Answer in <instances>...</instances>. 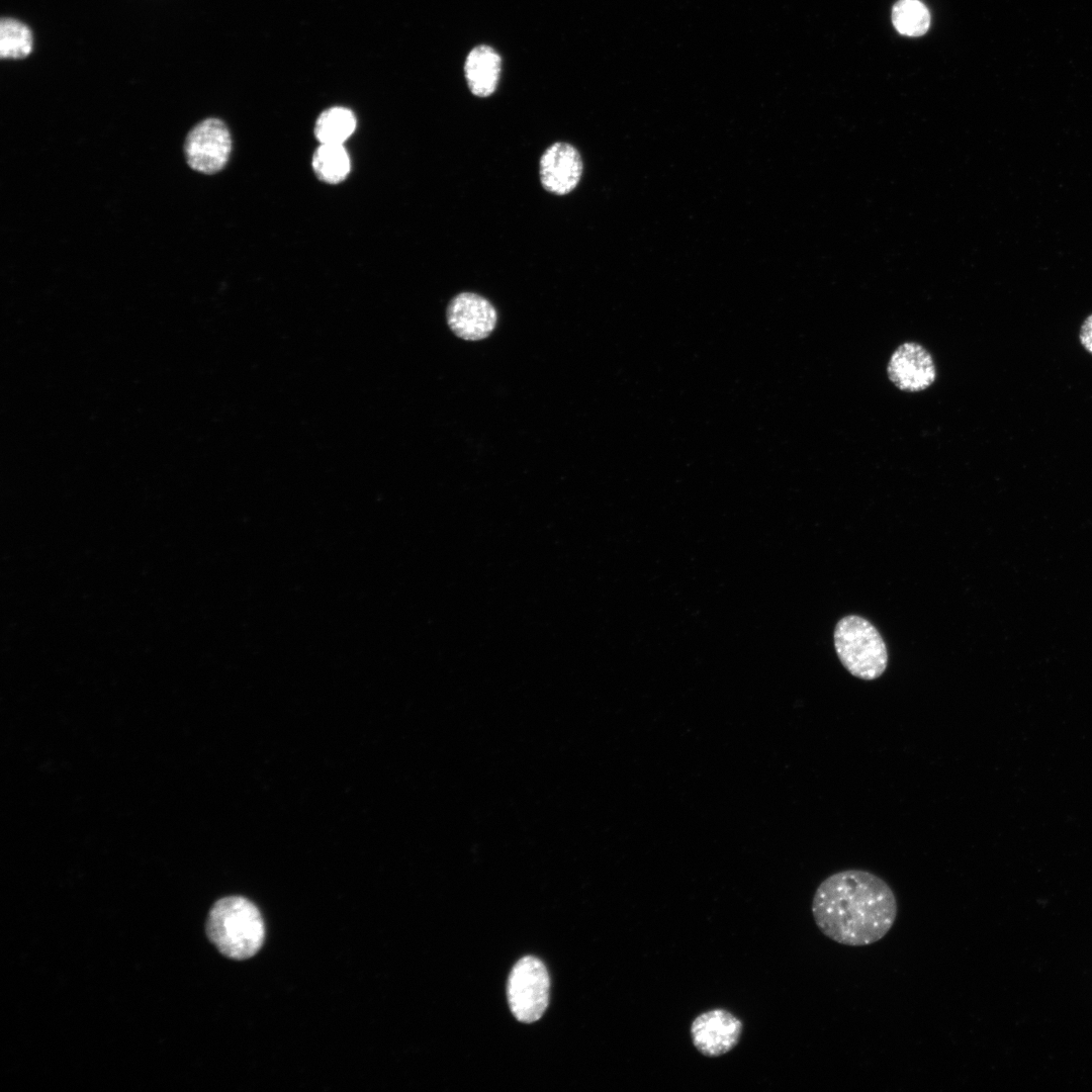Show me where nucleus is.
Here are the masks:
<instances>
[{
  "label": "nucleus",
  "mask_w": 1092,
  "mask_h": 1092,
  "mask_svg": "<svg viewBox=\"0 0 1092 1092\" xmlns=\"http://www.w3.org/2000/svg\"><path fill=\"white\" fill-rule=\"evenodd\" d=\"M812 914L829 939L848 946L881 940L894 925L898 904L892 888L863 870H846L827 877L816 889Z\"/></svg>",
  "instance_id": "obj_1"
},
{
  "label": "nucleus",
  "mask_w": 1092,
  "mask_h": 1092,
  "mask_svg": "<svg viewBox=\"0 0 1092 1092\" xmlns=\"http://www.w3.org/2000/svg\"><path fill=\"white\" fill-rule=\"evenodd\" d=\"M206 933L223 956L246 960L261 948L265 926L260 911L251 901L232 896L214 903L206 920Z\"/></svg>",
  "instance_id": "obj_2"
},
{
  "label": "nucleus",
  "mask_w": 1092,
  "mask_h": 1092,
  "mask_svg": "<svg viewBox=\"0 0 1092 1092\" xmlns=\"http://www.w3.org/2000/svg\"><path fill=\"white\" fill-rule=\"evenodd\" d=\"M834 645L842 665L860 679H876L887 668L886 644L874 625L862 617L849 615L839 620Z\"/></svg>",
  "instance_id": "obj_3"
},
{
  "label": "nucleus",
  "mask_w": 1092,
  "mask_h": 1092,
  "mask_svg": "<svg viewBox=\"0 0 1092 1092\" xmlns=\"http://www.w3.org/2000/svg\"><path fill=\"white\" fill-rule=\"evenodd\" d=\"M549 976L544 964L531 956L514 966L508 981V1000L514 1016L521 1022L538 1020L549 1001Z\"/></svg>",
  "instance_id": "obj_4"
},
{
  "label": "nucleus",
  "mask_w": 1092,
  "mask_h": 1092,
  "mask_svg": "<svg viewBox=\"0 0 1092 1092\" xmlns=\"http://www.w3.org/2000/svg\"><path fill=\"white\" fill-rule=\"evenodd\" d=\"M232 151L228 126L209 117L197 123L187 134L184 152L187 164L197 172L214 174L226 164Z\"/></svg>",
  "instance_id": "obj_5"
},
{
  "label": "nucleus",
  "mask_w": 1092,
  "mask_h": 1092,
  "mask_svg": "<svg viewBox=\"0 0 1092 1092\" xmlns=\"http://www.w3.org/2000/svg\"><path fill=\"white\" fill-rule=\"evenodd\" d=\"M742 1032V1021L723 1008L699 1014L690 1027L694 1046L708 1058L721 1057L731 1052L738 1044Z\"/></svg>",
  "instance_id": "obj_6"
},
{
  "label": "nucleus",
  "mask_w": 1092,
  "mask_h": 1092,
  "mask_svg": "<svg viewBox=\"0 0 1092 1092\" xmlns=\"http://www.w3.org/2000/svg\"><path fill=\"white\" fill-rule=\"evenodd\" d=\"M446 316L451 331L467 341L488 337L497 321L494 306L473 292H461L454 296L447 306Z\"/></svg>",
  "instance_id": "obj_7"
},
{
  "label": "nucleus",
  "mask_w": 1092,
  "mask_h": 1092,
  "mask_svg": "<svg viewBox=\"0 0 1092 1092\" xmlns=\"http://www.w3.org/2000/svg\"><path fill=\"white\" fill-rule=\"evenodd\" d=\"M887 371L895 386L907 392L926 389L936 377L931 355L914 342L904 343L893 352Z\"/></svg>",
  "instance_id": "obj_8"
},
{
  "label": "nucleus",
  "mask_w": 1092,
  "mask_h": 1092,
  "mask_svg": "<svg viewBox=\"0 0 1092 1092\" xmlns=\"http://www.w3.org/2000/svg\"><path fill=\"white\" fill-rule=\"evenodd\" d=\"M539 174L541 184L548 192L558 195L571 192L582 174L578 151L570 144H552L541 156Z\"/></svg>",
  "instance_id": "obj_9"
},
{
  "label": "nucleus",
  "mask_w": 1092,
  "mask_h": 1092,
  "mask_svg": "<svg viewBox=\"0 0 1092 1092\" xmlns=\"http://www.w3.org/2000/svg\"><path fill=\"white\" fill-rule=\"evenodd\" d=\"M463 70L470 92L477 97H488L496 90L500 78L502 57L492 47L477 44L467 54Z\"/></svg>",
  "instance_id": "obj_10"
},
{
  "label": "nucleus",
  "mask_w": 1092,
  "mask_h": 1092,
  "mask_svg": "<svg viewBox=\"0 0 1092 1092\" xmlns=\"http://www.w3.org/2000/svg\"><path fill=\"white\" fill-rule=\"evenodd\" d=\"M33 51V33L28 24L12 16L0 20L1 60H23Z\"/></svg>",
  "instance_id": "obj_11"
},
{
  "label": "nucleus",
  "mask_w": 1092,
  "mask_h": 1092,
  "mask_svg": "<svg viewBox=\"0 0 1092 1092\" xmlns=\"http://www.w3.org/2000/svg\"><path fill=\"white\" fill-rule=\"evenodd\" d=\"M312 168L318 179L337 184L349 174V155L343 145L322 144L313 154Z\"/></svg>",
  "instance_id": "obj_12"
},
{
  "label": "nucleus",
  "mask_w": 1092,
  "mask_h": 1092,
  "mask_svg": "<svg viewBox=\"0 0 1092 1092\" xmlns=\"http://www.w3.org/2000/svg\"><path fill=\"white\" fill-rule=\"evenodd\" d=\"M356 118L346 107H332L317 118L314 133L321 144L343 145L353 133Z\"/></svg>",
  "instance_id": "obj_13"
},
{
  "label": "nucleus",
  "mask_w": 1092,
  "mask_h": 1092,
  "mask_svg": "<svg viewBox=\"0 0 1092 1092\" xmlns=\"http://www.w3.org/2000/svg\"><path fill=\"white\" fill-rule=\"evenodd\" d=\"M892 21L900 33L920 36L929 28L930 14L919 0H899L893 7Z\"/></svg>",
  "instance_id": "obj_14"
},
{
  "label": "nucleus",
  "mask_w": 1092,
  "mask_h": 1092,
  "mask_svg": "<svg viewBox=\"0 0 1092 1092\" xmlns=\"http://www.w3.org/2000/svg\"><path fill=\"white\" fill-rule=\"evenodd\" d=\"M1079 337L1083 347L1092 354V314L1084 321Z\"/></svg>",
  "instance_id": "obj_15"
}]
</instances>
